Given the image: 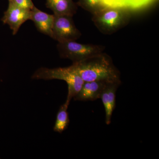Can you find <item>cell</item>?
<instances>
[{"label":"cell","instance_id":"6da1fadb","mask_svg":"<svg viewBox=\"0 0 159 159\" xmlns=\"http://www.w3.org/2000/svg\"><path fill=\"white\" fill-rule=\"evenodd\" d=\"M72 65L84 82H121L119 70L110 56L103 52Z\"/></svg>","mask_w":159,"mask_h":159},{"label":"cell","instance_id":"7a4b0ae2","mask_svg":"<svg viewBox=\"0 0 159 159\" xmlns=\"http://www.w3.org/2000/svg\"><path fill=\"white\" fill-rule=\"evenodd\" d=\"M32 78L45 80H60L66 81L68 85L66 101L70 103L72 98L78 93L84 82L73 65L53 69L40 68L34 72Z\"/></svg>","mask_w":159,"mask_h":159},{"label":"cell","instance_id":"3957f363","mask_svg":"<svg viewBox=\"0 0 159 159\" xmlns=\"http://www.w3.org/2000/svg\"><path fill=\"white\" fill-rule=\"evenodd\" d=\"M130 18L129 9L108 7L93 15L92 20L100 32L111 34L127 25Z\"/></svg>","mask_w":159,"mask_h":159},{"label":"cell","instance_id":"277c9868","mask_svg":"<svg viewBox=\"0 0 159 159\" xmlns=\"http://www.w3.org/2000/svg\"><path fill=\"white\" fill-rule=\"evenodd\" d=\"M57 50L61 58L70 60L73 63L80 62L104 51V46L84 44L76 41L58 43Z\"/></svg>","mask_w":159,"mask_h":159},{"label":"cell","instance_id":"5b68a950","mask_svg":"<svg viewBox=\"0 0 159 159\" xmlns=\"http://www.w3.org/2000/svg\"><path fill=\"white\" fill-rule=\"evenodd\" d=\"M54 16L52 39L58 43L76 41L81 36L73 20V16Z\"/></svg>","mask_w":159,"mask_h":159},{"label":"cell","instance_id":"8992f818","mask_svg":"<svg viewBox=\"0 0 159 159\" xmlns=\"http://www.w3.org/2000/svg\"><path fill=\"white\" fill-rule=\"evenodd\" d=\"M31 19V10L20 8L9 2L7 10L2 19L4 24L8 25L15 35L24 23Z\"/></svg>","mask_w":159,"mask_h":159},{"label":"cell","instance_id":"52a82bcc","mask_svg":"<svg viewBox=\"0 0 159 159\" xmlns=\"http://www.w3.org/2000/svg\"><path fill=\"white\" fill-rule=\"evenodd\" d=\"M121 82H110L107 84L100 95L104 106L105 123L109 125L111 122L113 113L116 107V93Z\"/></svg>","mask_w":159,"mask_h":159},{"label":"cell","instance_id":"ba28073f","mask_svg":"<svg viewBox=\"0 0 159 159\" xmlns=\"http://www.w3.org/2000/svg\"><path fill=\"white\" fill-rule=\"evenodd\" d=\"M54 20V15L49 14L36 8L31 10V19L39 32L52 38Z\"/></svg>","mask_w":159,"mask_h":159},{"label":"cell","instance_id":"9c48e42d","mask_svg":"<svg viewBox=\"0 0 159 159\" xmlns=\"http://www.w3.org/2000/svg\"><path fill=\"white\" fill-rule=\"evenodd\" d=\"M108 83L103 81L84 82L78 93L74 97L76 101H95L100 98L102 90Z\"/></svg>","mask_w":159,"mask_h":159},{"label":"cell","instance_id":"30bf717a","mask_svg":"<svg viewBox=\"0 0 159 159\" xmlns=\"http://www.w3.org/2000/svg\"><path fill=\"white\" fill-rule=\"evenodd\" d=\"M46 7L55 16H73L77 11V5L73 0H46Z\"/></svg>","mask_w":159,"mask_h":159},{"label":"cell","instance_id":"8fae6325","mask_svg":"<svg viewBox=\"0 0 159 159\" xmlns=\"http://www.w3.org/2000/svg\"><path fill=\"white\" fill-rule=\"evenodd\" d=\"M70 103L66 101L64 104L60 107L53 129L54 131L62 133L68 127L70 120L68 108Z\"/></svg>","mask_w":159,"mask_h":159},{"label":"cell","instance_id":"7c38bea8","mask_svg":"<svg viewBox=\"0 0 159 159\" xmlns=\"http://www.w3.org/2000/svg\"><path fill=\"white\" fill-rule=\"evenodd\" d=\"M77 5L93 15L108 7L105 0H78Z\"/></svg>","mask_w":159,"mask_h":159},{"label":"cell","instance_id":"4fadbf2b","mask_svg":"<svg viewBox=\"0 0 159 159\" xmlns=\"http://www.w3.org/2000/svg\"><path fill=\"white\" fill-rule=\"evenodd\" d=\"M152 0H129L128 9H137L147 6Z\"/></svg>","mask_w":159,"mask_h":159},{"label":"cell","instance_id":"5bb4252c","mask_svg":"<svg viewBox=\"0 0 159 159\" xmlns=\"http://www.w3.org/2000/svg\"><path fill=\"white\" fill-rule=\"evenodd\" d=\"M129 0H105L107 7H121L128 9Z\"/></svg>","mask_w":159,"mask_h":159},{"label":"cell","instance_id":"9a60e30c","mask_svg":"<svg viewBox=\"0 0 159 159\" xmlns=\"http://www.w3.org/2000/svg\"><path fill=\"white\" fill-rule=\"evenodd\" d=\"M8 1L13 3L16 6L24 9H29V10H31L34 6L32 0H8Z\"/></svg>","mask_w":159,"mask_h":159}]
</instances>
